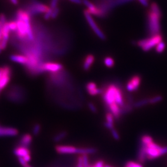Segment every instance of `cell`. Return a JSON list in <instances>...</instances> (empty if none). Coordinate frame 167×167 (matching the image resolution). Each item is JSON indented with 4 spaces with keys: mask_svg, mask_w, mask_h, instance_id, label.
I'll list each match as a JSON object with an SVG mask.
<instances>
[{
    "mask_svg": "<svg viewBox=\"0 0 167 167\" xmlns=\"http://www.w3.org/2000/svg\"><path fill=\"white\" fill-rule=\"evenodd\" d=\"M103 101L106 104V107L111 106L113 104H118L121 108L122 107L125 101L124 98L123 92L121 87L115 84H110L106 88L102 89Z\"/></svg>",
    "mask_w": 167,
    "mask_h": 167,
    "instance_id": "cell-1",
    "label": "cell"
},
{
    "mask_svg": "<svg viewBox=\"0 0 167 167\" xmlns=\"http://www.w3.org/2000/svg\"><path fill=\"white\" fill-rule=\"evenodd\" d=\"M161 12L157 3L152 2L148 11V29L151 35L160 34V19Z\"/></svg>",
    "mask_w": 167,
    "mask_h": 167,
    "instance_id": "cell-2",
    "label": "cell"
},
{
    "mask_svg": "<svg viewBox=\"0 0 167 167\" xmlns=\"http://www.w3.org/2000/svg\"><path fill=\"white\" fill-rule=\"evenodd\" d=\"M141 145L145 149L147 160H154L167 154V147H161L153 141L147 143L141 142Z\"/></svg>",
    "mask_w": 167,
    "mask_h": 167,
    "instance_id": "cell-3",
    "label": "cell"
},
{
    "mask_svg": "<svg viewBox=\"0 0 167 167\" xmlns=\"http://www.w3.org/2000/svg\"><path fill=\"white\" fill-rule=\"evenodd\" d=\"M162 39L163 37L161 34L154 35L149 38L138 41L137 44L144 52H148L163 41Z\"/></svg>",
    "mask_w": 167,
    "mask_h": 167,
    "instance_id": "cell-4",
    "label": "cell"
},
{
    "mask_svg": "<svg viewBox=\"0 0 167 167\" xmlns=\"http://www.w3.org/2000/svg\"><path fill=\"white\" fill-rule=\"evenodd\" d=\"M84 15L90 27H91V29L97 36V37H99L102 40H105L106 39V35L101 30V29L98 27L96 22L94 21L93 18L91 16V14L87 9L84 11Z\"/></svg>",
    "mask_w": 167,
    "mask_h": 167,
    "instance_id": "cell-5",
    "label": "cell"
},
{
    "mask_svg": "<svg viewBox=\"0 0 167 167\" xmlns=\"http://www.w3.org/2000/svg\"><path fill=\"white\" fill-rule=\"evenodd\" d=\"M17 17L21 19L25 22L27 27V37L30 40H33L34 37L30 24L29 14L23 10H19L17 12Z\"/></svg>",
    "mask_w": 167,
    "mask_h": 167,
    "instance_id": "cell-6",
    "label": "cell"
},
{
    "mask_svg": "<svg viewBox=\"0 0 167 167\" xmlns=\"http://www.w3.org/2000/svg\"><path fill=\"white\" fill-rule=\"evenodd\" d=\"M82 3L88 8L87 10L91 15H95L98 17H103L106 15L100 8L94 5L89 0H82Z\"/></svg>",
    "mask_w": 167,
    "mask_h": 167,
    "instance_id": "cell-7",
    "label": "cell"
},
{
    "mask_svg": "<svg viewBox=\"0 0 167 167\" xmlns=\"http://www.w3.org/2000/svg\"><path fill=\"white\" fill-rule=\"evenodd\" d=\"M141 82V77L138 75H135L132 76L128 81L126 89L128 91L130 92L136 91L138 90V87L140 85Z\"/></svg>",
    "mask_w": 167,
    "mask_h": 167,
    "instance_id": "cell-8",
    "label": "cell"
},
{
    "mask_svg": "<svg viewBox=\"0 0 167 167\" xmlns=\"http://www.w3.org/2000/svg\"><path fill=\"white\" fill-rule=\"evenodd\" d=\"M11 69L9 66H5L3 67V74L2 77L0 80V93L3 88L7 86L9 82L11 77Z\"/></svg>",
    "mask_w": 167,
    "mask_h": 167,
    "instance_id": "cell-9",
    "label": "cell"
},
{
    "mask_svg": "<svg viewBox=\"0 0 167 167\" xmlns=\"http://www.w3.org/2000/svg\"><path fill=\"white\" fill-rule=\"evenodd\" d=\"M50 8L47 5L41 4L37 1H34L32 5L30 6V12L33 14H39V13H46L49 10Z\"/></svg>",
    "mask_w": 167,
    "mask_h": 167,
    "instance_id": "cell-10",
    "label": "cell"
},
{
    "mask_svg": "<svg viewBox=\"0 0 167 167\" xmlns=\"http://www.w3.org/2000/svg\"><path fill=\"white\" fill-rule=\"evenodd\" d=\"M63 69V66L61 64L57 63L48 62L40 66V69L42 71H51L57 72Z\"/></svg>",
    "mask_w": 167,
    "mask_h": 167,
    "instance_id": "cell-11",
    "label": "cell"
},
{
    "mask_svg": "<svg viewBox=\"0 0 167 167\" xmlns=\"http://www.w3.org/2000/svg\"><path fill=\"white\" fill-rule=\"evenodd\" d=\"M17 26V34L20 39H25L27 36V27L25 22L20 18H17L16 21Z\"/></svg>",
    "mask_w": 167,
    "mask_h": 167,
    "instance_id": "cell-12",
    "label": "cell"
},
{
    "mask_svg": "<svg viewBox=\"0 0 167 167\" xmlns=\"http://www.w3.org/2000/svg\"><path fill=\"white\" fill-rule=\"evenodd\" d=\"M18 134L19 131L16 128L0 127V137H13Z\"/></svg>",
    "mask_w": 167,
    "mask_h": 167,
    "instance_id": "cell-13",
    "label": "cell"
},
{
    "mask_svg": "<svg viewBox=\"0 0 167 167\" xmlns=\"http://www.w3.org/2000/svg\"><path fill=\"white\" fill-rule=\"evenodd\" d=\"M55 149L61 154H76L77 148L70 145H57Z\"/></svg>",
    "mask_w": 167,
    "mask_h": 167,
    "instance_id": "cell-14",
    "label": "cell"
},
{
    "mask_svg": "<svg viewBox=\"0 0 167 167\" xmlns=\"http://www.w3.org/2000/svg\"><path fill=\"white\" fill-rule=\"evenodd\" d=\"M86 89L89 94L91 96H95L96 95L102 94V89L97 88L96 84L93 82L87 84Z\"/></svg>",
    "mask_w": 167,
    "mask_h": 167,
    "instance_id": "cell-15",
    "label": "cell"
},
{
    "mask_svg": "<svg viewBox=\"0 0 167 167\" xmlns=\"http://www.w3.org/2000/svg\"><path fill=\"white\" fill-rule=\"evenodd\" d=\"M32 135H30L29 134L22 135L19 141L20 146L28 148L32 142Z\"/></svg>",
    "mask_w": 167,
    "mask_h": 167,
    "instance_id": "cell-16",
    "label": "cell"
},
{
    "mask_svg": "<svg viewBox=\"0 0 167 167\" xmlns=\"http://www.w3.org/2000/svg\"><path fill=\"white\" fill-rule=\"evenodd\" d=\"M13 152L17 157H23L26 155L30 154V151L29 148L21 146L15 148L13 150Z\"/></svg>",
    "mask_w": 167,
    "mask_h": 167,
    "instance_id": "cell-17",
    "label": "cell"
},
{
    "mask_svg": "<svg viewBox=\"0 0 167 167\" xmlns=\"http://www.w3.org/2000/svg\"><path fill=\"white\" fill-rule=\"evenodd\" d=\"M10 60L12 62L22 64H27L28 59L26 56L21 55H12L10 56Z\"/></svg>",
    "mask_w": 167,
    "mask_h": 167,
    "instance_id": "cell-18",
    "label": "cell"
},
{
    "mask_svg": "<svg viewBox=\"0 0 167 167\" xmlns=\"http://www.w3.org/2000/svg\"><path fill=\"white\" fill-rule=\"evenodd\" d=\"M97 152V149L95 148H77L76 149V154L82 155L93 154Z\"/></svg>",
    "mask_w": 167,
    "mask_h": 167,
    "instance_id": "cell-19",
    "label": "cell"
},
{
    "mask_svg": "<svg viewBox=\"0 0 167 167\" xmlns=\"http://www.w3.org/2000/svg\"><path fill=\"white\" fill-rule=\"evenodd\" d=\"M95 61V57L93 55H88L84 60L83 65V68L85 71L89 70Z\"/></svg>",
    "mask_w": 167,
    "mask_h": 167,
    "instance_id": "cell-20",
    "label": "cell"
},
{
    "mask_svg": "<svg viewBox=\"0 0 167 167\" xmlns=\"http://www.w3.org/2000/svg\"><path fill=\"white\" fill-rule=\"evenodd\" d=\"M147 160V157L145 154V149L142 145H140V147L139 148V150L138 152V161L140 163H145Z\"/></svg>",
    "mask_w": 167,
    "mask_h": 167,
    "instance_id": "cell-21",
    "label": "cell"
},
{
    "mask_svg": "<svg viewBox=\"0 0 167 167\" xmlns=\"http://www.w3.org/2000/svg\"><path fill=\"white\" fill-rule=\"evenodd\" d=\"M134 108L133 107V104L129 103L128 102H125L124 105L120 108L121 115H122L131 113V111H133Z\"/></svg>",
    "mask_w": 167,
    "mask_h": 167,
    "instance_id": "cell-22",
    "label": "cell"
},
{
    "mask_svg": "<svg viewBox=\"0 0 167 167\" xmlns=\"http://www.w3.org/2000/svg\"><path fill=\"white\" fill-rule=\"evenodd\" d=\"M148 104H149V98H145L134 102L133 104V107L134 108H140L141 107L146 106Z\"/></svg>",
    "mask_w": 167,
    "mask_h": 167,
    "instance_id": "cell-23",
    "label": "cell"
},
{
    "mask_svg": "<svg viewBox=\"0 0 167 167\" xmlns=\"http://www.w3.org/2000/svg\"><path fill=\"white\" fill-rule=\"evenodd\" d=\"M66 135H67V133L66 131H61V132L59 133L57 135H55L54 136L53 140L55 142H58L60 141H61L62 140H63L64 138H66Z\"/></svg>",
    "mask_w": 167,
    "mask_h": 167,
    "instance_id": "cell-24",
    "label": "cell"
},
{
    "mask_svg": "<svg viewBox=\"0 0 167 167\" xmlns=\"http://www.w3.org/2000/svg\"><path fill=\"white\" fill-rule=\"evenodd\" d=\"M104 63L105 64V66L108 68H111V67H113L114 66L115 61L112 57L109 56L106 57V58L104 59Z\"/></svg>",
    "mask_w": 167,
    "mask_h": 167,
    "instance_id": "cell-25",
    "label": "cell"
},
{
    "mask_svg": "<svg viewBox=\"0 0 167 167\" xmlns=\"http://www.w3.org/2000/svg\"><path fill=\"white\" fill-rule=\"evenodd\" d=\"M166 45L165 42L162 41L155 47V50L158 53H162L165 51Z\"/></svg>",
    "mask_w": 167,
    "mask_h": 167,
    "instance_id": "cell-26",
    "label": "cell"
},
{
    "mask_svg": "<svg viewBox=\"0 0 167 167\" xmlns=\"http://www.w3.org/2000/svg\"><path fill=\"white\" fill-rule=\"evenodd\" d=\"M41 129V125L39 123H36L35 124L32 129V134L34 136H37L40 133V131Z\"/></svg>",
    "mask_w": 167,
    "mask_h": 167,
    "instance_id": "cell-27",
    "label": "cell"
},
{
    "mask_svg": "<svg viewBox=\"0 0 167 167\" xmlns=\"http://www.w3.org/2000/svg\"><path fill=\"white\" fill-rule=\"evenodd\" d=\"M163 100V97L161 95H158L155 97H153L152 98H149V104H154L155 103L160 102Z\"/></svg>",
    "mask_w": 167,
    "mask_h": 167,
    "instance_id": "cell-28",
    "label": "cell"
},
{
    "mask_svg": "<svg viewBox=\"0 0 167 167\" xmlns=\"http://www.w3.org/2000/svg\"><path fill=\"white\" fill-rule=\"evenodd\" d=\"M10 31V29H9V25H8V22H6L3 26L2 30V36H3V35H9Z\"/></svg>",
    "mask_w": 167,
    "mask_h": 167,
    "instance_id": "cell-29",
    "label": "cell"
},
{
    "mask_svg": "<svg viewBox=\"0 0 167 167\" xmlns=\"http://www.w3.org/2000/svg\"><path fill=\"white\" fill-rule=\"evenodd\" d=\"M125 167H143L140 163L133 162V161H128L126 163Z\"/></svg>",
    "mask_w": 167,
    "mask_h": 167,
    "instance_id": "cell-30",
    "label": "cell"
},
{
    "mask_svg": "<svg viewBox=\"0 0 167 167\" xmlns=\"http://www.w3.org/2000/svg\"><path fill=\"white\" fill-rule=\"evenodd\" d=\"M114 117L112 114L108 112L106 114V121L108 123L114 124Z\"/></svg>",
    "mask_w": 167,
    "mask_h": 167,
    "instance_id": "cell-31",
    "label": "cell"
},
{
    "mask_svg": "<svg viewBox=\"0 0 167 167\" xmlns=\"http://www.w3.org/2000/svg\"><path fill=\"white\" fill-rule=\"evenodd\" d=\"M10 30L12 32H17V26L16 22H10L8 23Z\"/></svg>",
    "mask_w": 167,
    "mask_h": 167,
    "instance_id": "cell-32",
    "label": "cell"
},
{
    "mask_svg": "<svg viewBox=\"0 0 167 167\" xmlns=\"http://www.w3.org/2000/svg\"><path fill=\"white\" fill-rule=\"evenodd\" d=\"M111 133L113 135V137L114 138L116 141H119L120 140V136L118 134V132L114 129V128H113L112 129H111Z\"/></svg>",
    "mask_w": 167,
    "mask_h": 167,
    "instance_id": "cell-33",
    "label": "cell"
},
{
    "mask_svg": "<svg viewBox=\"0 0 167 167\" xmlns=\"http://www.w3.org/2000/svg\"><path fill=\"white\" fill-rule=\"evenodd\" d=\"M82 162H83V165L84 167H89V159L88 155H83L82 156Z\"/></svg>",
    "mask_w": 167,
    "mask_h": 167,
    "instance_id": "cell-34",
    "label": "cell"
},
{
    "mask_svg": "<svg viewBox=\"0 0 167 167\" xmlns=\"http://www.w3.org/2000/svg\"><path fill=\"white\" fill-rule=\"evenodd\" d=\"M60 13V8L58 7H56V8H55L53 10V12H52V16L51 18L53 19H56L57 16L59 15Z\"/></svg>",
    "mask_w": 167,
    "mask_h": 167,
    "instance_id": "cell-35",
    "label": "cell"
},
{
    "mask_svg": "<svg viewBox=\"0 0 167 167\" xmlns=\"http://www.w3.org/2000/svg\"><path fill=\"white\" fill-rule=\"evenodd\" d=\"M88 106L89 109L93 113H97V108H96V106H95L93 103H91V102H89L88 104Z\"/></svg>",
    "mask_w": 167,
    "mask_h": 167,
    "instance_id": "cell-36",
    "label": "cell"
},
{
    "mask_svg": "<svg viewBox=\"0 0 167 167\" xmlns=\"http://www.w3.org/2000/svg\"><path fill=\"white\" fill-rule=\"evenodd\" d=\"M53 9H52V8H50L49 10H48L47 12L45 13V14H44V18L45 20H49V19L51 18L52 12H53Z\"/></svg>",
    "mask_w": 167,
    "mask_h": 167,
    "instance_id": "cell-37",
    "label": "cell"
},
{
    "mask_svg": "<svg viewBox=\"0 0 167 167\" xmlns=\"http://www.w3.org/2000/svg\"><path fill=\"white\" fill-rule=\"evenodd\" d=\"M59 0H51L50 2V8H52V9H54L55 8L57 7V4L59 3Z\"/></svg>",
    "mask_w": 167,
    "mask_h": 167,
    "instance_id": "cell-38",
    "label": "cell"
},
{
    "mask_svg": "<svg viewBox=\"0 0 167 167\" xmlns=\"http://www.w3.org/2000/svg\"><path fill=\"white\" fill-rule=\"evenodd\" d=\"M105 165H104V162L102 161H98L95 163L92 166H89V167H104Z\"/></svg>",
    "mask_w": 167,
    "mask_h": 167,
    "instance_id": "cell-39",
    "label": "cell"
},
{
    "mask_svg": "<svg viewBox=\"0 0 167 167\" xmlns=\"http://www.w3.org/2000/svg\"><path fill=\"white\" fill-rule=\"evenodd\" d=\"M17 158H18L19 161L22 167H25L26 165H28V163L24 160V158L23 157H17Z\"/></svg>",
    "mask_w": 167,
    "mask_h": 167,
    "instance_id": "cell-40",
    "label": "cell"
},
{
    "mask_svg": "<svg viewBox=\"0 0 167 167\" xmlns=\"http://www.w3.org/2000/svg\"><path fill=\"white\" fill-rule=\"evenodd\" d=\"M77 167H84L83 162H82V157L81 156H80L78 158Z\"/></svg>",
    "mask_w": 167,
    "mask_h": 167,
    "instance_id": "cell-41",
    "label": "cell"
},
{
    "mask_svg": "<svg viewBox=\"0 0 167 167\" xmlns=\"http://www.w3.org/2000/svg\"><path fill=\"white\" fill-rule=\"evenodd\" d=\"M104 125L106 128L109 129V130H111V129H112L113 128H114V124H111V123H108L107 122H104Z\"/></svg>",
    "mask_w": 167,
    "mask_h": 167,
    "instance_id": "cell-42",
    "label": "cell"
},
{
    "mask_svg": "<svg viewBox=\"0 0 167 167\" xmlns=\"http://www.w3.org/2000/svg\"><path fill=\"white\" fill-rule=\"evenodd\" d=\"M0 22H2L3 25L7 22H6V17H5V14H0Z\"/></svg>",
    "mask_w": 167,
    "mask_h": 167,
    "instance_id": "cell-43",
    "label": "cell"
},
{
    "mask_svg": "<svg viewBox=\"0 0 167 167\" xmlns=\"http://www.w3.org/2000/svg\"><path fill=\"white\" fill-rule=\"evenodd\" d=\"M138 1L141 3L142 5H143L144 7H148V0H138Z\"/></svg>",
    "mask_w": 167,
    "mask_h": 167,
    "instance_id": "cell-44",
    "label": "cell"
},
{
    "mask_svg": "<svg viewBox=\"0 0 167 167\" xmlns=\"http://www.w3.org/2000/svg\"><path fill=\"white\" fill-rule=\"evenodd\" d=\"M24 158V160L28 163V162H29L30 160H31V156H30V155H27L26 156H25V157H23Z\"/></svg>",
    "mask_w": 167,
    "mask_h": 167,
    "instance_id": "cell-45",
    "label": "cell"
},
{
    "mask_svg": "<svg viewBox=\"0 0 167 167\" xmlns=\"http://www.w3.org/2000/svg\"><path fill=\"white\" fill-rule=\"evenodd\" d=\"M69 1H70L71 2L76 3L78 5H81L82 3V0H69Z\"/></svg>",
    "mask_w": 167,
    "mask_h": 167,
    "instance_id": "cell-46",
    "label": "cell"
},
{
    "mask_svg": "<svg viewBox=\"0 0 167 167\" xmlns=\"http://www.w3.org/2000/svg\"><path fill=\"white\" fill-rule=\"evenodd\" d=\"M3 74V67H0V80L2 77Z\"/></svg>",
    "mask_w": 167,
    "mask_h": 167,
    "instance_id": "cell-47",
    "label": "cell"
},
{
    "mask_svg": "<svg viewBox=\"0 0 167 167\" xmlns=\"http://www.w3.org/2000/svg\"><path fill=\"white\" fill-rule=\"evenodd\" d=\"M10 1H11V2L12 3V4L15 5H16L18 4V3H19L18 0H10Z\"/></svg>",
    "mask_w": 167,
    "mask_h": 167,
    "instance_id": "cell-48",
    "label": "cell"
},
{
    "mask_svg": "<svg viewBox=\"0 0 167 167\" xmlns=\"http://www.w3.org/2000/svg\"><path fill=\"white\" fill-rule=\"evenodd\" d=\"M3 26V24L1 22H0V32H2V30Z\"/></svg>",
    "mask_w": 167,
    "mask_h": 167,
    "instance_id": "cell-49",
    "label": "cell"
},
{
    "mask_svg": "<svg viewBox=\"0 0 167 167\" xmlns=\"http://www.w3.org/2000/svg\"><path fill=\"white\" fill-rule=\"evenodd\" d=\"M2 32H0V43L2 40Z\"/></svg>",
    "mask_w": 167,
    "mask_h": 167,
    "instance_id": "cell-50",
    "label": "cell"
},
{
    "mask_svg": "<svg viewBox=\"0 0 167 167\" xmlns=\"http://www.w3.org/2000/svg\"><path fill=\"white\" fill-rule=\"evenodd\" d=\"M32 167L31 165H28H28H26V166H25V167Z\"/></svg>",
    "mask_w": 167,
    "mask_h": 167,
    "instance_id": "cell-51",
    "label": "cell"
},
{
    "mask_svg": "<svg viewBox=\"0 0 167 167\" xmlns=\"http://www.w3.org/2000/svg\"><path fill=\"white\" fill-rule=\"evenodd\" d=\"M104 167H112L110 166V165H105Z\"/></svg>",
    "mask_w": 167,
    "mask_h": 167,
    "instance_id": "cell-52",
    "label": "cell"
},
{
    "mask_svg": "<svg viewBox=\"0 0 167 167\" xmlns=\"http://www.w3.org/2000/svg\"><path fill=\"white\" fill-rule=\"evenodd\" d=\"M2 48H1V45H0V53H1V51H2Z\"/></svg>",
    "mask_w": 167,
    "mask_h": 167,
    "instance_id": "cell-53",
    "label": "cell"
}]
</instances>
